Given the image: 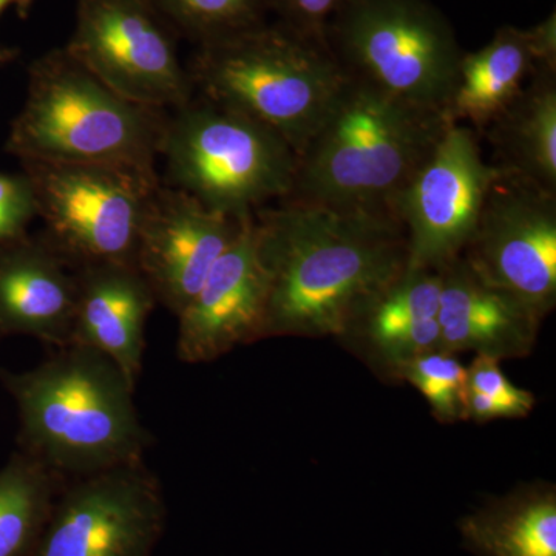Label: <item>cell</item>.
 I'll return each mask as SVG.
<instances>
[{"mask_svg": "<svg viewBox=\"0 0 556 556\" xmlns=\"http://www.w3.org/2000/svg\"><path fill=\"white\" fill-rule=\"evenodd\" d=\"M17 0H0V14L3 13L10 5H16Z\"/></svg>", "mask_w": 556, "mask_h": 556, "instance_id": "obj_30", "label": "cell"}, {"mask_svg": "<svg viewBox=\"0 0 556 556\" xmlns=\"http://www.w3.org/2000/svg\"><path fill=\"white\" fill-rule=\"evenodd\" d=\"M441 287L439 270H405L404 276L383 289L358 313L346 334L358 329L369 345L375 346L413 325L437 318Z\"/></svg>", "mask_w": 556, "mask_h": 556, "instance_id": "obj_22", "label": "cell"}, {"mask_svg": "<svg viewBox=\"0 0 556 556\" xmlns=\"http://www.w3.org/2000/svg\"><path fill=\"white\" fill-rule=\"evenodd\" d=\"M495 175L477 130L450 123L391 208L407 236V269L441 270L460 257Z\"/></svg>", "mask_w": 556, "mask_h": 556, "instance_id": "obj_12", "label": "cell"}, {"mask_svg": "<svg viewBox=\"0 0 556 556\" xmlns=\"http://www.w3.org/2000/svg\"><path fill=\"white\" fill-rule=\"evenodd\" d=\"M75 268L78 294L72 343L108 356L137 390L146 324L159 300L135 263H87Z\"/></svg>", "mask_w": 556, "mask_h": 556, "instance_id": "obj_15", "label": "cell"}, {"mask_svg": "<svg viewBox=\"0 0 556 556\" xmlns=\"http://www.w3.org/2000/svg\"><path fill=\"white\" fill-rule=\"evenodd\" d=\"M11 56H13V53H10V51H0V62L10 60Z\"/></svg>", "mask_w": 556, "mask_h": 556, "instance_id": "obj_31", "label": "cell"}, {"mask_svg": "<svg viewBox=\"0 0 556 556\" xmlns=\"http://www.w3.org/2000/svg\"><path fill=\"white\" fill-rule=\"evenodd\" d=\"M76 268L49 241L0 248V334H24L54 348L73 342Z\"/></svg>", "mask_w": 556, "mask_h": 556, "instance_id": "obj_16", "label": "cell"}, {"mask_svg": "<svg viewBox=\"0 0 556 556\" xmlns=\"http://www.w3.org/2000/svg\"><path fill=\"white\" fill-rule=\"evenodd\" d=\"M64 49L135 104L174 112L195 97L175 35L148 0H78Z\"/></svg>", "mask_w": 556, "mask_h": 556, "instance_id": "obj_9", "label": "cell"}, {"mask_svg": "<svg viewBox=\"0 0 556 556\" xmlns=\"http://www.w3.org/2000/svg\"><path fill=\"white\" fill-rule=\"evenodd\" d=\"M482 134L496 169L556 192V68H538Z\"/></svg>", "mask_w": 556, "mask_h": 556, "instance_id": "obj_19", "label": "cell"}, {"mask_svg": "<svg viewBox=\"0 0 556 556\" xmlns=\"http://www.w3.org/2000/svg\"><path fill=\"white\" fill-rule=\"evenodd\" d=\"M556 14L530 28L504 25L481 50L464 53L445 119L484 131L540 67L556 68Z\"/></svg>", "mask_w": 556, "mask_h": 556, "instance_id": "obj_17", "label": "cell"}, {"mask_svg": "<svg viewBox=\"0 0 556 556\" xmlns=\"http://www.w3.org/2000/svg\"><path fill=\"white\" fill-rule=\"evenodd\" d=\"M448 121L348 78L299 155L285 200L340 211L391 212Z\"/></svg>", "mask_w": 556, "mask_h": 556, "instance_id": "obj_3", "label": "cell"}, {"mask_svg": "<svg viewBox=\"0 0 556 556\" xmlns=\"http://www.w3.org/2000/svg\"><path fill=\"white\" fill-rule=\"evenodd\" d=\"M460 535L479 556H556L554 486H532L468 515Z\"/></svg>", "mask_w": 556, "mask_h": 556, "instance_id": "obj_20", "label": "cell"}, {"mask_svg": "<svg viewBox=\"0 0 556 556\" xmlns=\"http://www.w3.org/2000/svg\"><path fill=\"white\" fill-rule=\"evenodd\" d=\"M439 273L442 287L437 318L442 351H475L500 362L532 351L543 318L529 306L482 283L460 257Z\"/></svg>", "mask_w": 556, "mask_h": 556, "instance_id": "obj_18", "label": "cell"}, {"mask_svg": "<svg viewBox=\"0 0 556 556\" xmlns=\"http://www.w3.org/2000/svg\"><path fill=\"white\" fill-rule=\"evenodd\" d=\"M175 36L197 46L266 22L269 0H148Z\"/></svg>", "mask_w": 556, "mask_h": 556, "instance_id": "obj_23", "label": "cell"}, {"mask_svg": "<svg viewBox=\"0 0 556 556\" xmlns=\"http://www.w3.org/2000/svg\"><path fill=\"white\" fill-rule=\"evenodd\" d=\"M167 116L126 100L67 50L54 49L31 64L9 150L22 161L98 164L159 178Z\"/></svg>", "mask_w": 556, "mask_h": 556, "instance_id": "obj_4", "label": "cell"}, {"mask_svg": "<svg viewBox=\"0 0 556 556\" xmlns=\"http://www.w3.org/2000/svg\"><path fill=\"white\" fill-rule=\"evenodd\" d=\"M268 281L260 263L254 214L178 314L177 356L206 364L233 348L263 339Z\"/></svg>", "mask_w": 556, "mask_h": 556, "instance_id": "obj_14", "label": "cell"}, {"mask_svg": "<svg viewBox=\"0 0 556 556\" xmlns=\"http://www.w3.org/2000/svg\"><path fill=\"white\" fill-rule=\"evenodd\" d=\"M251 215L214 211L161 181L146 208L135 249V265L156 300L178 316Z\"/></svg>", "mask_w": 556, "mask_h": 556, "instance_id": "obj_13", "label": "cell"}, {"mask_svg": "<svg viewBox=\"0 0 556 556\" xmlns=\"http://www.w3.org/2000/svg\"><path fill=\"white\" fill-rule=\"evenodd\" d=\"M468 391L484 394L492 401L506 405L517 417H526L535 407V396L530 391L515 387L500 367L495 357L477 354L467 368Z\"/></svg>", "mask_w": 556, "mask_h": 556, "instance_id": "obj_26", "label": "cell"}, {"mask_svg": "<svg viewBox=\"0 0 556 556\" xmlns=\"http://www.w3.org/2000/svg\"><path fill=\"white\" fill-rule=\"evenodd\" d=\"M375 350L390 365L391 371L412 358L433 353V351H442L441 327H439L438 318L413 325V327L382 340L375 345Z\"/></svg>", "mask_w": 556, "mask_h": 556, "instance_id": "obj_27", "label": "cell"}, {"mask_svg": "<svg viewBox=\"0 0 556 556\" xmlns=\"http://www.w3.org/2000/svg\"><path fill=\"white\" fill-rule=\"evenodd\" d=\"M393 371L419 390L439 422L468 420L467 368L455 354L433 351L399 365Z\"/></svg>", "mask_w": 556, "mask_h": 556, "instance_id": "obj_24", "label": "cell"}, {"mask_svg": "<svg viewBox=\"0 0 556 556\" xmlns=\"http://www.w3.org/2000/svg\"><path fill=\"white\" fill-rule=\"evenodd\" d=\"M460 258L544 318L556 305V192L496 169Z\"/></svg>", "mask_w": 556, "mask_h": 556, "instance_id": "obj_10", "label": "cell"}, {"mask_svg": "<svg viewBox=\"0 0 556 556\" xmlns=\"http://www.w3.org/2000/svg\"><path fill=\"white\" fill-rule=\"evenodd\" d=\"M343 0H269L280 22L295 31L325 40V28Z\"/></svg>", "mask_w": 556, "mask_h": 556, "instance_id": "obj_28", "label": "cell"}, {"mask_svg": "<svg viewBox=\"0 0 556 556\" xmlns=\"http://www.w3.org/2000/svg\"><path fill=\"white\" fill-rule=\"evenodd\" d=\"M51 247L73 266L135 263L139 228L161 179L98 164L24 161Z\"/></svg>", "mask_w": 556, "mask_h": 556, "instance_id": "obj_8", "label": "cell"}, {"mask_svg": "<svg viewBox=\"0 0 556 556\" xmlns=\"http://www.w3.org/2000/svg\"><path fill=\"white\" fill-rule=\"evenodd\" d=\"M65 482L20 452L0 470V556H31Z\"/></svg>", "mask_w": 556, "mask_h": 556, "instance_id": "obj_21", "label": "cell"}, {"mask_svg": "<svg viewBox=\"0 0 556 556\" xmlns=\"http://www.w3.org/2000/svg\"><path fill=\"white\" fill-rule=\"evenodd\" d=\"M33 3H35V0H17L16 9H17V13L21 14V17L28 16V13H30Z\"/></svg>", "mask_w": 556, "mask_h": 556, "instance_id": "obj_29", "label": "cell"}, {"mask_svg": "<svg viewBox=\"0 0 556 556\" xmlns=\"http://www.w3.org/2000/svg\"><path fill=\"white\" fill-rule=\"evenodd\" d=\"M166 501L144 460L65 482L31 556H152Z\"/></svg>", "mask_w": 556, "mask_h": 556, "instance_id": "obj_11", "label": "cell"}, {"mask_svg": "<svg viewBox=\"0 0 556 556\" xmlns=\"http://www.w3.org/2000/svg\"><path fill=\"white\" fill-rule=\"evenodd\" d=\"M36 211L35 190L27 175L0 172V248L27 237Z\"/></svg>", "mask_w": 556, "mask_h": 556, "instance_id": "obj_25", "label": "cell"}, {"mask_svg": "<svg viewBox=\"0 0 556 556\" xmlns=\"http://www.w3.org/2000/svg\"><path fill=\"white\" fill-rule=\"evenodd\" d=\"M17 405L21 450L64 482L137 463L152 445L135 390L93 348L70 343L24 372L0 369Z\"/></svg>", "mask_w": 556, "mask_h": 556, "instance_id": "obj_2", "label": "cell"}, {"mask_svg": "<svg viewBox=\"0 0 556 556\" xmlns=\"http://www.w3.org/2000/svg\"><path fill=\"white\" fill-rule=\"evenodd\" d=\"M160 156L166 160L167 185L232 215L287 199L299 161L276 131L200 94L169 112Z\"/></svg>", "mask_w": 556, "mask_h": 556, "instance_id": "obj_7", "label": "cell"}, {"mask_svg": "<svg viewBox=\"0 0 556 556\" xmlns=\"http://www.w3.org/2000/svg\"><path fill=\"white\" fill-rule=\"evenodd\" d=\"M197 47L188 68L195 94L258 121L298 155L346 80L325 40L280 21Z\"/></svg>", "mask_w": 556, "mask_h": 556, "instance_id": "obj_5", "label": "cell"}, {"mask_svg": "<svg viewBox=\"0 0 556 556\" xmlns=\"http://www.w3.org/2000/svg\"><path fill=\"white\" fill-rule=\"evenodd\" d=\"M325 42L348 78L445 118L466 51L431 0H343Z\"/></svg>", "mask_w": 556, "mask_h": 556, "instance_id": "obj_6", "label": "cell"}, {"mask_svg": "<svg viewBox=\"0 0 556 556\" xmlns=\"http://www.w3.org/2000/svg\"><path fill=\"white\" fill-rule=\"evenodd\" d=\"M254 222L268 281L263 339L345 336L408 268L407 236L390 212L281 200L255 211Z\"/></svg>", "mask_w": 556, "mask_h": 556, "instance_id": "obj_1", "label": "cell"}]
</instances>
